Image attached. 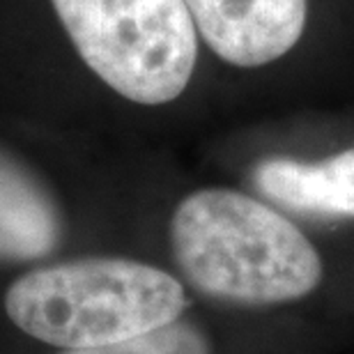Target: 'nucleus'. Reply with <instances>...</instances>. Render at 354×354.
Masks as SVG:
<instances>
[{
	"mask_svg": "<svg viewBox=\"0 0 354 354\" xmlns=\"http://www.w3.org/2000/svg\"><path fill=\"white\" fill-rule=\"evenodd\" d=\"M92 74L138 106H164L187 90L198 30L184 0H51Z\"/></svg>",
	"mask_w": 354,
	"mask_h": 354,
	"instance_id": "nucleus-3",
	"label": "nucleus"
},
{
	"mask_svg": "<svg viewBox=\"0 0 354 354\" xmlns=\"http://www.w3.org/2000/svg\"><path fill=\"white\" fill-rule=\"evenodd\" d=\"M198 35L228 65L263 67L299 41L306 0H184Z\"/></svg>",
	"mask_w": 354,
	"mask_h": 354,
	"instance_id": "nucleus-5",
	"label": "nucleus"
},
{
	"mask_svg": "<svg viewBox=\"0 0 354 354\" xmlns=\"http://www.w3.org/2000/svg\"><path fill=\"white\" fill-rule=\"evenodd\" d=\"M74 221L58 180L24 143L0 136V272L72 251Z\"/></svg>",
	"mask_w": 354,
	"mask_h": 354,
	"instance_id": "nucleus-4",
	"label": "nucleus"
},
{
	"mask_svg": "<svg viewBox=\"0 0 354 354\" xmlns=\"http://www.w3.org/2000/svg\"><path fill=\"white\" fill-rule=\"evenodd\" d=\"M187 286L129 256L79 253L0 272V354L102 348L187 315Z\"/></svg>",
	"mask_w": 354,
	"mask_h": 354,
	"instance_id": "nucleus-1",
	"label": "nucleus"
},
{
	"mask_svg": "<svg viewBox=\"0 0 354 354\" xmlns=\"http://www.w3.org/2000/svg\"><path fill=\"white\" fill-rule=\"evenodd\" d=\"M177 279L207 299L274 306L304 299L322 281L308 237L269 205L232 189H198L168 218Z\"/></svg>",
	"mask_w": 354,
	"mask_h": 354,
	"instance_id": "nucleus-2",
	"label": "nucleus"
},
{
	"mask_svg": "<svg viewBox=\"0 0 354 354\" xmlns=\"http://www.w3.org/2000/svg\"><path fill=\"white\" fill-rule=\"evenodd\" d=\"M258 189L283 207L324 216H354V147L320 161L265 159Z\"/></svg>",
	"mask_w": 354,
	"mask_h": 354,
	"instance_id": "nucleus-6",
	"label": "nucleus"
}]
</instances>
